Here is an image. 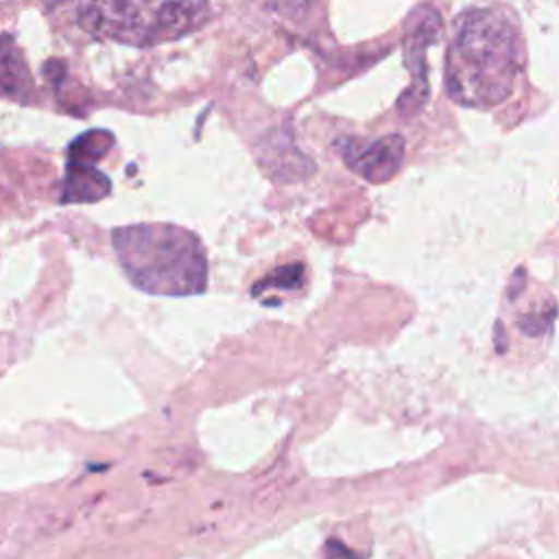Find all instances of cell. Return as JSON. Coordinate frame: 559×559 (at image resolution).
Masks as SVG:
<instances>
[{
  "instance_id": "6da1fadb",
  "label": "cell",
  "mask_w": 559,
  "mask_h": 559,
  "mask_svg": "<svg viewBox=\"0 0 559 559\" xmlns=\"http://www.w3.org/2000/svg\"><path fill=\"white\" fill-rule=\"evenodd\" d=\"M522 61V41L511 17L493 9L465 11L448 48L445 90L461 105L493 107L511 94Z\"/></svg>"
},
{
  "instance_id": "7a4b0ae2",
  "label": "cell",
  "mask_w": 559,
  "mask_h": 559,
  "mask_svg": "<svg viewBox=\"0 0 559 559\" xmlns=\"http://www.w3.org/2000/svg\"><path fill=\"white\" fill-rule=\"evenodd\" d=\"M118 262L129 282L153 295L186 297L203 293L207 258L201 240L177 225L140 223L111 234Z\"/></svg>"
},
{
  "instance_id": "3957f363",
  "label": "cell",
  "mask_w": 559,
  "mask_h": 559,
  "mask_svg": "<svg viewBox=\"0 0 559 559\" xmlns=\"http://www.w3.org/2000/svg\"><path fill=\"white\" fill-rule=\"evenodd\" d=\"M207 0H92L81 9L85 31L131 46H155L197 31Z\"/></svg>"
},
{
  "instance_id": "277c9868",
  "label": "cell",
  "mask_w": 559,
  "mask_h": 559,
  "mask_svg": "<svg viewBox=\"0 0 559 559\" xmlns=\"http://www.w3.org/2000/svg\"><path fill=\"white\" fill-rule=\"evenodd\" d=\"M343 157L352 170L365 177L371 183H380L391 179L402 166L404 157V140L395 133L371 140L367 144L349 142L343 151Z\"/></svg>"
},
{
  "instance_id": "5b68a950",
  "label": "cell",
  "mask_w": 559,
  "mask_h": 559,
  "mask_svg": "<svg viewBox=\"0 0 559 559\" xmlns=\"http://www.w3.org/2000/svg\"><path fill=\"white\" fill-rule=\"evenodd\" d=\"M109 179L94 164L68 162L61 203H94L109 194Z\"/></svg>"
},
{
  "instance_id": "8992f818",
  "label": "cell",
  "mask_w": 559,
  "mask_h": 559,
  "mask_svg": "<svg viewBox=\"0 0 559 559\" xmlns=\"http://www.w3.org/2000/svg\"><path fill=\"white\" fill-rule=\"evenodd\" d=\"M31 87L28 66L20 46L9 33H0V92L24 103Z\"/></svg>"
},
{
  "instance_id": "52a82bcc",
  "label": "cell",
  "mask_w": 559,
  "mask_h": 559,
  "mask_svg": "<svg viewBox=\"0 0 559 559\" xmlns=\"http://www.w3.org/2000/svg\"><path fill=\"white\" fill-rule=\"evenodd\" d=\"M114 144V135L103 129H92L79 135L68 148V162L76 164H94L98 162Z\"/></svg>"
},
{
  "instance_id": "ba28073f",
  "label": "cell",
  "mask_w": 559,
  "mask_h": 559,
  "mask_svg": "<svg viewBox=\"0 0 559 559\" xmlns=\"http://www.w3.org/2000/svg\"><path fill=\"white\" fill-rule=\"evenodd\" d=\"M301 275H304L301 264L282 266V269H277L273 275H269L266 280L258 282V284H255V290H260V288H264V286H271V288H297V286L301 284Z\"/></svg>"
},
{
  "instance_id": "9c48e42d",
  "label": "cell",
  "mask_w": 559,
  "mask_h": 559,
  "mask_svg": "<svg viewBox=\"0 0 559 559\" xmlns=\"http://www.w3.org/2000/svg\"><path fill=\"white\" fill-rule=\"evenodd\" d=\"M325 559H356V555L338 539H330L325 544Z\"/></svg>"
}]
</instances>
